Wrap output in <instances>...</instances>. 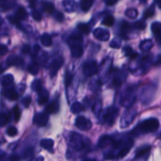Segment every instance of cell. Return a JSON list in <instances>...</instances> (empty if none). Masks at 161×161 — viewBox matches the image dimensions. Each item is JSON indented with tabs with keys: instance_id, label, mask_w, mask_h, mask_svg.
<instances>
[{
	"instance_id": "cell-1",
	"label": "cell",
	"mask_w": 161,
	"mask_h": 161,
	"mask_svg": "<svg viewBox=\"0 0 161 161\" xmlns=\"http://www.w3.org/2000/svg\"><path fill=\"white\" fill-rule=\"evenodd\" d=\"M71 54L74 57H80L83 53V39L79 32H74L68 39Z\"/></svg>"
},
{
	"instance_id": "cell-2",
	"label": "cell",
	"mask_w": 161,
	"mask_h": 161,
	"mask_svg": "<svg viewBox=\"0 0 161 161\" xmlns=\"http://www.w3.org/2000/svg\"><path fill=\"white\" fill-rule=\"evenodd\" d=\"M159 126V121L157 120V119L150 118V119L143 121L139 125L138 128H139L141 133H153V132L156 131L158 130Z\"/></svg>"
},
{
	"instance_id": "cell-3",
	"label": "cell",
	"mask_w": 161,
	"mask_h": 161,
	"mask_svg": "<svg viewBox=\"0 0 161 161\" xmlns=\"http://www.w3.org/2000/svg\"><path fill=\"white\" fill-rule=\"evenodd\" d=\"M118 109L114 107H110L108 108L106 111L105 113L104 114V119L108 124L111 125L114 123L115 119H116L117 116H118Z\"/></svg>"
},
{
	"instance_id": "cell-4",
	"label": "cell",
	"mask_w": 161,
	"mask_h": 161,
	"mask_svg": "<svg viewBox=\"0 0 161 161\" xmlns=\"http://www.w3.org/2000/svg\"><path fill=\"white\" fill-rule=\"evenodd\" d=\"M83 72L87 76H92L96 74L98 72V65L96 62L90 61V62H86L83 67Z\"/></svg>"
},
{
	"instance_id": "cell-5",
	"label": "cell",
	"mask_w": 161,
	"mask_h": 161,
	"mask_svg": "<svg viewBox=\"0 0 161 161\" xmlns=\"http://www.w3.org/2000/svg\"><path fill=\"white\" fill-rule=\"evenodd\" d=\"M75 125L80 131H89L92 127V123L84 116H78L75 121Z\"/></svg>"
},
{
	"instance_id": "cell-6",
	"label": "cell",
	"mask_w": 161,
	"mask_h": 161,
	"mask_svg": "<svg viewBox=\"0 0 161 161\" xmlns=\"http://www.w3.org/2000/svg\"><path fill=\"white\" fill-rule=\"evenodd\" d=\"M28 13L27 11L26 10V9H24L23 7H20V8L17 10L16 14H15L14 17H9V20L13 24H17L18 23V21L26 19Z\"/></svg>"
},
{
	"instance_id": "cell-7",
	"label": "cell",
	"mask_w": 161,
	"mask_h": 161,
	"mask_svg": "<svg viewBox=\"0 0 161 161\" xmlns=\"http://www.w3.org/2000/svg\"><path fill=\"white\" fill-rule=\"evenodd\" d=\"M93 36H95L96 39H97L100 41H103V42L108 41L110 38V33L108 30L100 28L94 30Z\"/></svg>"
},
{
	"instance_id": "cell-8",
	"label": "cell",
	"mask_w": 161,
	"mask_h": 161,
	"mask_svg": "<svg viewBox=\"0 0 161 161\" xmlns=\"http://www.w3.org/2000/svg\"><path fill=\"white\" fill-rule=\"evenodd\" d=\"M48 121V115L47 113H37L35 115L33 122L39 127H44L47 123Z\"/></svg>"
},
{
	"instance_id": "cell-9",
	"label": "cell",
	"mask_w": 161,
	"mask_h": 161,
	"mask_svg": "<svg viewBox=\"0 0 161 161\" xmlns=\"http://www.w3.org/2000/svg\"><path fill=\"white\" fill-rule=\"evenodd\" d=\"M63 62L64 60L63 58H62V57H59V58H58V59L54 61L53 63L51 64V70H50V73H51V77H54L55 76H56L58 71L59 70V68H61L62 65H63Z\"/></svg>"
},
{
	"instance_id": "cell-10",
	"label": "cell",
	"mask_w": 161,
	"mask_h": 161,
	"mask_svg": "<svg viewBox=\"0 0 161 161\" xmlns=\"http://www.w3.org/2000/svg\"><path fill=\"white\" fill-rule=\"evenodd\" d=\"M114 140L111 138L110 136L104 135L100 138L98 145H99V147H100V148H105V147L109 145L114 144Z\"/></svg>"
},
{
	"instance_id": "cell-11",
	"label": "cell",
	"mask_w": 161,
	"mask_h": 161,
	"mask_svg": "<svg viewBox=\"0 0 161 161\" xmlns=\"http://www.w3.org/2000/svg\"><path fill=\"white\" fill-rule=\"evenodd\" d=\"M59 109V102L57 101H55V102H51V104H49L47 106V108H45V113L47 114H53L57 112Z\"/></svg>"
},
{
	"instance_id": "cell-12",
	"label": "cell",
	"mask_w": 161,
	"mask_h": 161,
	"mask_svg": "<svg viewBox=\"0 0 161 161\" xmlns=\"http://www.w3.org/2000/svg\"><path fill=\"white\" fill-rule=\"evenodd\" d=\"M7 63L8 65H21L23 64V60L21 57L16 56H11L7 60Z\"/></svg>"
},
{
	"instance_id": "cell-13",
	"label": "cell",
	"mask_w": 161,
	"mask_h": 161,
	"mask_svg": "<svg viewBox=\"0 0 161 161\" xmlns=\"http://www.w3.org/2000/svg\"><path fill=\"white\" fill-rule=\"evenodd\" d=\"M49 93L46 90H42L39 92L38 95V103L40 105H44L48 101Z\"/></svg>"
},
{
	"instance_id": "cell-14",
	"label": "cell",
	"mask_w": 161,
	"mask_h": 161,
	"mask_svg": "<svg viewBox=\"0 0 161 161\" xmlns=\"http://www.w3.org/2000/svg\"><path fill=\"white\" fill-rule=\"evenodd\" d=\"M4 96L11 101H14L18 98V94L14 89H7L4 91Z\"/></svg>"
},
{
	"instance_id": "cell-15",
	"label": "cell",
	"mask_w": 161,
	"mask_h": 161,
	"mask_svg": "<svg viewBox=\"0 0 161 161\" xmlns=\"http://www.w3.org/2000/svg\"><path fill=\"white\" fill-rule=\"evenodd\" d=\"M85 109V107L80 102H74V104L72 105L71 108H70V111L74 113V114H77V113H80V112H82Z\"/></svg>"
},
{
	"instance_id": "cell-16",
	"label": "cell",
	"mask_w": 161,
	"mask_h": 161,
	"mask_svg": "<svg viewBox=\"0 0 161 161\" xmlns=\"http://www.w3.org/2000/svg\"><path fill=\"white\" fill-rule=\"evenodd\" d=\"M43 10L47 13H52L55 10L54 4L51 2H44L43 3Z\"/></svg>"
},
{
	"instance_id": "cell-17",
	"label": "cell",
	"mask_w": 161,
	"mask_h": 161,
	"mask_svg": "<svg viewBox=\"0 0 161 161\" xmlns=\"http://www.w3.org/2000/svg\"><path fill=\"white\" fill-rule=\"evenodd\" d=\"M40 145L45 149H50L53 147L54 145V141L52 139H49V138H46V139H43L40 142Z\"/></svg>"
},
{
	"instance_id": "cell-18",
	"label": "cell",
	"mask_w": 161,
	"mask_h": 161,
	"mask_svg": "<svg viewBox=\"0 0 161 161\" xmlns=\"http://www.w3.org/2000/svg\"><path fill=\"white\" fill-rule=\"evenodd\" d=\"M93 3V0H82V1L80 2V9H81L83 11L86 12V11H88L89 9L91 8Z\"/></svg>"
},
{
	"instance_id": "cell-19",
	"label": "cell",
	"mask_w": 161,
	"mask_h": 161,
	"mask_svg": "<svg viewBox=\"0 0 161 161\" xmlns=\"http://www.w3.org/2000/svg\"><path fill=\"white\" fill-rule=\"evenodd\" d=\"M41 42L45 47H50L52 44V39L51 37L47 33H44L41 36Z\"/></svg>"
},
{
	"instance_id": "cell-20",
	"label": "cell",
	"mask_w": 161,
	"mask_h": 161,
	"mask_svg": "<svg viewBox=\"0 0 161 161\" xmlns=\"http://www.w3.org/2000/svg\"><path fill=\"white\" fill-rule=\"evenodd\" d=\"M151 29H152L153 34L156 35V36L161 35V23H159V22L153 23L152 26H151Z\"/></svg>"
},
{
	"instance_id": "cell-21",
	"label": "cell",
	"mask_w": 161,
	"mask_h": 161,
	"mask_svg": "<svg viewBox=\"0 0 161 161\" xmlns=\"http://www.w3.org/2000/svg\"><path fill=\"white\" fill-rule=\"evenodd\" d=\"M150 149H151V146H149V145H146V146H143V147H141V148H138V150H137V152H136L135 157L139 158V157H142L143 155L146 154L147 153H148Z\"/></svg>"
},
{
	"instance_id": "cell-22",
	"label": "cell",
	"mask_w": 161,
	"mask_h": 161,
	"mask_svg": "<svg viewBox=\"0 0 161 161\" xmlns=\"http://www.w3.org/2000/svg\"><path fill=\"white\" fill-rule=\"evenodd\" d=\"M14 81V77L12 75L8 74L4 76L1 79V84L2 86H8L11 83H12V82Z\"/></svg>"
},
{
	"instance_id": "cell-23",
	"label": "cell",
	"mask_w": 161,
	"mask_h": 161,
	"mask_svg": "<svg viewBox=\"0 0 161 161\" xmlns=\"http://www.w3.org/2000/svg\"><path fill=\"white\" fill-rule=\"evenodd\" d=\"M42 82L40 79H36L34 80L32 83V89L34 91L36 92H40V91H42Z\"/></svg>"
},
{
	"instance_id": "cell-24",
	"label": "cell",
	"mask_w": 161,
	"mask_h": 161,
	"mask_svg": "<svg viewBox=\"0 0 161 161\" xmlns=\"http://www.w3.org/2000/svg\"><path fill=\"white\" fill-rule=\"evenodd\" d=\"M114 17L109 15V16L106 17L104 20H103V21H102V24L107 26V27H111V26H112L113 24H114Z\"/></svg>"
},
{
	"instance_id": "cell-25",
	"label": "cell",
	"mask_w": 161,
	"mask_h": 161,
	"mask_svg": "<svg viewBox=\"0 0 161 161\" xmlns=\"http://www.w3.org/2000/svg\"><path fill=\"white\" fill-rule=\"evenodd\" d=\"M77 28L80 31V33L87 35L90 32V28L86 24H79L78 25H77Z\"/></svg>"
},
{
	"instance_id": "cell-26",
	"label": "cell",
	"mask_w": 161,
	"mask_h": 161,
	"mask_svg": "<svg viewBox=\"0 0 161 161\" xmlns=\"http://www.w3.org/2000/svg\"><path fill=\"white\" fill-rule=\"evenodd\" d=\"M13 7V2L7 1H1L0 2V10H7Z\"/></svg>"
},
{
	"instance_id": "cell-27",
	"label": "cell",
	"mask_w": 161,
	"mask_h": 161,
	"mask_svg": "<svg viewBox=\"0 0 161 161\" xmlns=\"http://www.w3.org/2000/svg\"><path fill=\"white\" fill-rule=\"evenodd\" d=\"M123 50H124V53H125L126 55L129 56L130 58H133V59H134V58H136V57L138 56V53H134V51H133L131 47H125V48L123 49Z\"/></svg>"
},
{
	"instance_id": "cell-28",
	"label": "cell",
	"mask_w": 161,
	"mask_h": 161,
	"mask_svg": "<svg viewBox=\"0 0 161 161\" xmlns=\"http://www.w3.org/2000/svg\"><path fill=\"white\" fill-rule=\"evenodd\" d=\"M28 71L29 73H31L32 75H36L39 72V67L36 64H32L29 66L28 68Z\"/></svg>"
},
{
	"instance_id": "cell-29",
	"label": "cell",
	"mask_w": 161,
	"mask_h": 161,
	"mask_svg": "<svg viewBox=\"0 0 161 161\" xmlns=\"http://www.w3.org/2000/svg\"><path fill=\"white\" fill-rule=\"evenodd\" d=\"M129 148H130V147H126V146L124 147V148H122V149L119 151V154H118V156H117V157L119 158V159H122L123 157H125L129 153Z\"/></svg>"
},
{
	"instance_id": "cell-30",
	"label": "cell",
	"mask_w": 161,
	"mask_h": 161,
	"mask_svg": "<svg viewBox=\"0 0 161 161\" xmlns=\"http://www.w3.org/2000/svg\"><path fill=\"white\" fill-rule=\"evenodd\" d=\"M126 15L127 17L134 19V18H136L137 16H138V11L136 10H134V9H129V10H126Z\"/></svg>"
},
{
	"instance_id": "cell-31",
	"label": "cell",
	"mask_w": 161,
	"mask_h": 161,
	"mask_svg": "<svg viewBox=\"0 0 161 161\" xmlns=\"http://www.w3.org/2000/svg\"><path fill=\"white\" fill-rule=\"evenodd\" d=\"M8 116L4 113L0 114V127H4L8 123Z\"/></svg>"
},
{
	"instance_id": "cell-32",
	"label": "cell",
	"mask_w": 161,
	"mask_h": 161,
	"mask_svg": "<svg viewBox=\"0 0 161 161\" xmlns=\"http://www.w3.org/2000/svg\"><path fill=\"white\" fill-rule=\"evenodd\" d=\"M14 119L16 122H17L21 118V110L18 106H15L14 108Z\"/></svg>"
},
{
	"instance_id": "cell-33",
	"label": "cell",
	"mask_w": 161,
	"mask_h": 161,
	"mask_svg": "<svg viewBox=\"0 0 161 161\" xmlns=\"http://www.w3.org/2000/svg\"><path fill=\"white\" fill-rule=\"evenodd\" d=\"M7 134L10 137H14L17 134V130L15 127H10L7 129Z\"/></svg>"
},
{
	"instance_id": "cell-34",
	"label": "cell",
	"mask_w": 161,
	"mask_h": 161,
	"mask_svg": "<svg viewBox=\"0 0 161 161\" xmlns=\"http://www.w3.org/2000/svg\"><path fill=\"white\" fill-rule=\"evenodd\" d=\"M143 43H144V44H141L140 46V48L142 50V51H147L148 50H149L152 47V41L151 40H148V43H145V41H144V42H142Z\"/></svg>"
},
{
	"instance_id": "cell-35",
	"label": "cell",
	"mask_w": 161,
	"mask_h": 161,
	"mask_svg": "<svg viewBox=\"0 0 161 161\" xmlns=\"http://www.w3.org/2000/svg\"><path fill=\"white\" fill-rule=\"evenodd\" d=\"M154 12H155V7H154V6H152L150 8L148 9V10L144 12V18L152 17V16L154 14Z\"/></svg>"
},
{
	"instance_id": "cell-36",
	"label": "cell",
	"mask_w": 161,
	"mask_h": 161,
	"mask_svg": "<svg viewBox=\"0 0 161 161\" xmlns=\"http://www.w3.org/2000/svg\"><path fill=\"white\" fill-rule=\"evenodd\" d=\"M32 17H33V19L36 21H40L42 19V15L41 13L37 10H33L32 13Z\"/></svg>"
},
{
	"instance_id": "cell-37",
	"label": "cell",
	"mask_w": 161,
	"mask_h": 161,
	"mask_svg": "<svg viewBox=\"0 0 161 161\" xmlns=\"http://www.w3.org/2000/svg\"><path fill=\"white\" fill-rule=\"evenodd\" d=\"M73 79V74H71L70 72H67L65 77V84L66 86H69L71 83V81Z\"/></svg>"
},
{
	"instance_id": "cell-38",
	"label": "cell",
	"mask_w": 161,
	"mask_h": 161,
	"mask_svg": "<svg viewBox=\"0 0 161 161\" xmlns=\"http://www.w3.org/2000/svg\"><path fill=\"white\" fill-rule=\"evenodd\" d=\"M134 27L138 29H143L145 28V24L143 21H138L134 24Z\"/></svg>"
},
{
	"instance_id": "cell-39",
	"label": "cell",
	"mask_w": 161,
	"mask_h": 161,
	"mask_svg": "<svg viewBox=\"0 0 161 161\" xmlns=\"http://www.w3.org/2000/svg\"><path fill=\"white\" fill-rule=\"evenodd\" d=\"M31 98L30 97H26V98H24L23 100H22V103H23L24 106L26 107V108H28L29 106V105L31 104Z\"/></svg>"
},
{
	"instance_id": "cell-40",
	"label": "cell",
	"mask_w": 161,
	"mask_h": 161,
	"mask_svg": "<svg viewBox=\"0 0 161 161\" xmlns=\"http://www.w3.org/2000/svg\"><path fill=\"white\" fill-rule=\"evenodd\" d=\"M8 49L5 45H0V55H5L7 54Z\"/></svg>"
},
{
	"instance_id": "cell-41",
	"label": "cell",
	"mask_w": 161,
	"mask_h": 161,
	"mask_svg": "<svg viewBox=\"0 0 161 161\" xmlns=\"http://www.w3.org/2000/svg\"><path fill=\"white\" fill-rule=\"evenodd\" d=\"M21 52L25 54H28V53H29L30 52V47L29 46H28V45H24L23 47H22V49H21Z\"/></svg>"
},
{
	"instance_id": "cell-42",
	"label": "cell",
	"mask_w": 161,
	"mask_h": 161,
	"mask_svg": "<svg viewBox=\"0 0 161 161\" xmlns=\"http://www.w3.org/2000/svg\"><path fill=\"white\" fill-rule=\"evenodd\" d=\"M55 19L57 20L58 21H63V15H62V13H60V12H57V13H55Z\"/></svg>"
},
{
	"instance_id": "cell-43",
	"label": "cell",
	"mask_w": 161,
	"mask_h": 161,
	"mask_svg": "<svg viewBox=\"0 0 161 161\" xmlns=\"http://www.w3.org/2000/svg\"><path fill=\"white\" fill-rule=\"evenodd\" d=\"M10 161H20V157L16 154L11 155L10 157Z\"/></svg>"
},
{
	"instance_id": "cell-44",
	"label": "cell",
	"mask_w": 161,
	"mask_h": 161,
	"mask_svg": "<svg viewBox=\"0 0 161 161\" xmlns=\"http://www.w3.org/2000/svg\"><path fill=\"white\" fill-rule=\"evenodd\" d=\"M118 2L117 0H108L106 2V4L108 6H113V5H115Z\"/></svg>"
},
{
	"instance_id": "cell-45",
	"label": "cell",
	"mask_w": 161,
	"mask_h": 161,
	"mask_svg": "<svg viewBox=\"0 0 161 161\" xmlns=\"http://www.w3.org/2000/svg\"><path fill=\"white\" fill-rule=\"evenodd\" d=\"M5 71V68L4 66H3V65L2 64H0V74H2V72Z\"/></svg>"
},
{
	"instance_id": "cell-46",
	"label": "cell",
	"mask_w": 161,
	"mask_h": 161,
	"mask_svg": "<svg viewBox=\"0 0 161 161\" xmlns=\"http://www.w3.org/2000/svg\"><path fill=\"white\" fill-rule=\"evenodd\" d=\"M40 50V48L38 45H36V46H35V47H34V51H35V53H38Z\"/></svg>"
},
{
	"instance_id": "cell-47",
	"label": "cell",
	"mask_w": 161,
	"mask_h": 161,
	"mask_svg": "<svg viewBox=\"0 0 161 161\" xmlns=\"http://www.w3.org/2000/svg\"><path fill=\"white\" fill-rule=\"evenodd\" d=\"M156 40H157V42H159V43L161 44V35L156 36Z\"/></svg>"
},
{
	"instance_id": "cell-48",
	"label": "cell",
	"mask_w": 161,
	"mask_h": 161,
	"mask_svg": "<svg viewBox=\"0 0 161 161\" xmlns=\"http://www.w3.org/2000/svg\"><path fill=\"white\" fill-rule=\"evenodd\" d=\"M43 160L44 159H42V158H37V159H34L31 161H43Z\"/></svg>"
},
{
	"instance_id": "cell-49",
	"label": "cell",
	"mask_w": 161,
	"mask_h": 161,
	"mask_svg": "<svg viewBox=\"0 0 161 161\" xmlns=\"http://www.w3.org/2000/svg\"><path fill=\"white\" fill-rule=\"evenodd\" d=\"M83 161H96L95 160H91V159H88V160H85Z\"/></svg>"
},
{
	"instance_id": "cell-50",
	"label": "cell",
	"mask_w": 161,
	"mask_h": 161,
	"mask_svg": "<svg viewBox=\"0 0 161 161\" xmlns=\"http://www.w3.org/2000/svg\"><path fill=\"white\" fill-rule=\"evenodd\" d=\"M158 5H159V7L161 9V1H159V2H158Z\"/></svg>"
}]
</instances>
